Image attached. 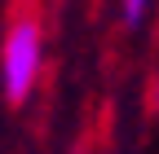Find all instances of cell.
<instances>
[{"instance_id":"obj_1","label":"cell","mask_w":159,"mask_h":154,"mask_svg":"<svg viewBox=\"0 0 159 154\" xmlns=\"http://www.w3.org/2000/svg\"><path fill=\"white\" fill-rule=\"evenodd\" d=\"M44 66H49L44 18L35 9L9 13L5 35H0V97L9 106H27L44 79Z\"/></svg>"},{"instance_id":"obj_2","label":"cell","mask_w":159,"mask_h":154,"mask_svg":"<svg viewBox=\"0 0 159 154\" xmlns=\"http://www.w3.org/2000/svg\"><path fill=\"white\" fill-rule=\"evenodd\" d=\"M150 5H155V0H119V13H124L128 27H142L146 13H150Z\"/></svg>"}]
</instances>
